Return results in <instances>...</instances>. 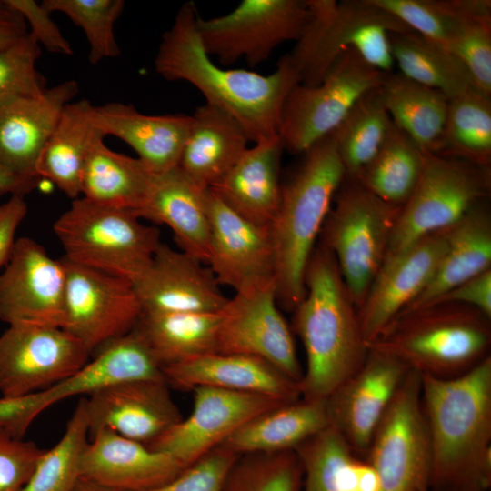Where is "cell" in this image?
Returning <instances> with one entry per match:
<instances>
[{
    "label": "cell",
    "instance_id": "1",
    "mask_svg": "<svg viewBox=\"0 0 491 491\" xmlns=\"http://www.w3.org/2000/svg\"><path fill=\"white\" fill-rule=\"evenodd\" d=\"M194 2L183 4L172 26L163 34L155 71L169 81H185L212 105L233 116L255 144L278 135L282 108L300 78L288 54L274 73L217 66L205 51L197 32Z\"/></svg>",
    "mask_w": 491,
    "mask_h": 491
},
{
    "label": "cell",
    "instance_id": "2",
    "mask_svg": "<svg viewBox=\"0 0 491 491\" xmlns=\"http://www.w3.org/2000/svg\"><path fill=\"white\" fill-rule=\"evenodd\" d=\"M421 402L431 459L430 491H487L491 356L456 378L421 376Z\"/></svg>",
    "mask_w": 491,
    "mask_h": 491
},
{
    "label": "cell",
    "instance_id": "3",
    "mask_svg": "<svg viewBox=\"0 0 491 491\" xmlns=\"http://www.w3.org/2000/svg\"><path fill=\"white\" fill-rule=\"evenodd\" d=\"M305 286L293 310L292 331L306 355L298 386L303 398L326 399L362 366L369 349L336 259L321 244L307 263Z\"/></svg>",
    "mask_w": 491,
    "mask_h": 491
},
{
    "label": "cell",
    "instance_id": "4",
    "mask_svg": "<svg viewBox=\"0 0 491 491\" xmlns=\"http://www.w3.org/2000/svg\"><path fill=\"white\" fill-rule=\"evenodd\" d=\"M303 154L296 171L282 185L279 207L269 226L277 303L292 312L305 296L307 263L346 176L333 133Z\"/></svg>",
    "mask_w": 491,
    "mask_h": 491
},
{
    "label": "cell",
    "instance_id": "5",
    "mask_svg": "<svg viewBox=\"0 0 491 491\" xmlns=\"http://www.w3.org/2000/svg\"><path fill=\"white\" fill-rule=\"evenodd\" d=\"M490 320L466 305H428L399 314L367 346L421 376L452 379L491 356Z\"/></svg>",
    "mask_w": 491,
    "mask_h": 491
},
{
    "label": "cell",
    "instance_id": "6",
    "mask_svg": "<svg viewBox=\"0 0 491 491\" xmlns=\"http://www.w3.org/2000/svg\"><path fill=\"white\" fill-rule=\"evenodd\" d=\"M127 209L74 199L54 224L71 263L134 284L148 268L161 244L160 232Z\"/></svg>",
    "mask_w": 491,
    "mask_h": 491
},
{
    "label": "cell",
    "instance_id": "7",
    "mask_svg": "<svg viewBox=\"0 0 491 491\" xmlns=\"http://www.w3.org/2000/svg\"><path fill=\"white\" fill-rule=\"evenodd\" d=\"M321 230L356 309L381 267L401 206L386 203L346 176Z\"/></svg>",
    "mask_w": 491,
    "mask_h": 491
},
{
    "label": "cell",
    "instance_id": "8",
    "mask_svg": "<svg viewBox=\"0 0 491 491\" xmlns=\"http://www.w3.org/2000/svg\"><path fill=\"white\" fill-rule=\"evenodd\" d=\"M489 191L490 167L423 151L419 179L400 208L386 256L427 235L450 227L474 205L484 201Z\"/></svg>",
    "mask_w": 491,
    "mask_h": 491
},
{
    "label": "cell",
    "instance_id": "9",
    "mask_svg": "<svg viewBox=\"0 0 491 491\" xmlns=\"http://www.w3.org/2000/svg\"><path fill=\"white\" fill-rule=\"evenodd\" d=\"M386 75L348 48L319 85H296L286 96L280 116L278 136L284 149L303 154L332 134L357 100L380 87Z\"/></svg>",
    "mask_w": 491,
    "mask_h": 491
},
{
    "label": "cell",
    "instance_id": "10",
    "mask_svg": "<svg viewBox=\"0 0 491 491\" xmlns=\"http://www.w3.org/2000/svg\"><path fill=\"white\" fill-rule=\"evenodd\" d=\"M365 459L376 474L378 491H430L431 459L418 373L409 370Z\"/></svg>",
    "mask_w": 491,
    "mask_h": 491
},
{
    "label": "cell",
    "instance_id": "11",
    "mask_svg": "<svg viewBox=\"0 0 491 491\" xmlns=\"http://www.w3.org/2000/svg\"><path fill=\"white\" fill-rule=\"evenodd\" d=\"M309 17L307 0H244L230 13L197 19L205 51L224 65L255 67L287 41H297Z\"/></svg>",
    "mask_w": 491,
    "mask_h": 491
},
{
    "label": "cell",
    "instance_id": "12",
    "mask_svg": "<svg viewBox=\"0 0 491 491\" xmlns=\"http://www.w3.org/2000/svg\"><path fill=\"white\" fill-rule=\"evenodd\" d=\"M63 260L66 270L63 329L90 356L109 342L131 332L142 314L132 283Z\"/></svg>",
    "mask_w": 491,
    "mask_h": 491
},
{
    "label": "cell",
    "instance_id": "13",
    "mask_svg": "<svg viewBox=\"0 0 491 491\" xmlns=\"http://www.w3.org/2000/svg\"><path fill=\"white\" fill-rule=\"evenodd\" d=\"M89 357L61 327L10 325L0 335V392L15 397L50 388L79 371Z\"/></svg>",
    "mask_w": 491,
    "mask_h": 491
},
{
    "label": "cell",
    "instance_id": "14",
    "mask_svg": "<svg viewBox=\"0 0 491 491\" xmlns=\"http://www.w3.org/2000/svg\"><path fill=\"white\" fill-rule=\"evenodd\" d=\"M307 4L308 20L288 54L303 85H319L346 49H356L372 25H386L394 33L413 32L371 0H307Z\"/></svg>",
    "mask_w": 491,
    "mask_h": 491
},
{
    "label": "cell",
    "instance_id": "15",
    "mask_svg": "<svg viewBox=\"0 0 491 491\" xmlns=\"http://www.w3.org/2000/svg\"><path fill=\"white\" fill-rule=\"evenodd\" d=\"M216 352L262 358L299 383L304 370L293 331L279 310L276 283L235 293L221 310Z\"/></svg>",
    "mask_w": 491,
    "mask_h": 491
},
{
    "label": "cell",
    "instance_id": "16",
    "mask_svg": "<svg viewBox=\"0 0 491 491\" xmlns=\"http://www.w3.org/2000/svg\"><path fill=\"white\" fill-rule=\"evenodd\" d=\"M65 265L29 237L15 239L0 275V321L63 327Z\"/></svg>",
    "mask_w": 491,
    "mask_h": 491
},
{
    "label": "cell",
    "instance_id": "17",
    "mask_svg": "<svg viewBox=\"0 0 491 491\" xmlns=\"http://www.w3.org/2000/svg\"><path fill=\"white\" fill-rule=\"evenodd\" d=\"M193 409L148 447L188 466L220 446L259 414L288 403L269 396L213 386L194 388Z\"/></svg>",
    "mask_w": 491,
    "mask_h": 491
},
{
    "label": "cell",
    "instance_id": "18",
    "mask_svg": "<svg viewBox=\"0 0 491 491\" xmlns=\"http://www.w3.org/2000/svg\"><path fill=\"white\" fill-rule=\"evenodd\" d=\"M410 369L369 349L362 366L326 398L329 425L365 459L373 436Z\"/></svg>",
    "mask_w": 491,
    "mask_h": 491
},
{
    "label": "cell",
    "instance_id": "19",
    "mask_svg": "<svg viewBox=\"0 0 491 491\" xmlns=\"http://www.w3.org/2000/svg\"><path fill=\"white\" fill-rule=\"evenodd\" d=\"M206 205L210 224L207 265L219 285L241 293L276 283L269 227L245 219L209 188Z\"/></svg>",
    "mask_w": 491,
    "mask_h": 491
},
{
    "label": "cell",
    "instance_id": "20",
    "mask_svg": "<svg viewBox=\"0 0 491 491\" xmlns=\"http://www.w3.org/2000/svg\"><path fill=\"white\" fill-rule=\"evenodd\" d=\"M446 243V229L427 235L386 256L357 309L368 345L426 288Z\"/></svg>",
    "mask_w": 491,
    "mask_h": 491
},
{
    "label": "cell",
    "instance_id": "21",
    "mask_svg": "<svg viewBox=\"0 0 491 491\" xmlns=\"http://www.w3.org/2000/svg\"><path fill=\"white\" fill-rule=\"evenodd\" d=\"M85 401L90 436L108 428L149 446L183 419L165 378L112 384Z\"/></svg>",
    "mask_w": 491,
    "mask_h": 491
},
{
    "label": "cell",
    "instance_id": "22",
    "mask_svg": "<svg viewBox=\"0 0 491 491\" xmlns=\"http://www.w3.org/2000/svg\"><path fill=\"white\" fill-rule=\"evenodd\" d=\"M133 286L142 312L216 313L228 300L208 266L162 242Z\"/></svg>",
    "mask_w": 491,
    "mask_h": 491
},
{
    "label": "cell",
    "instance_id": "23",
    "mask_svg": "<svg viewBox=\"0 0 491 491\" xmlns=\"http://www.w3.org/2000/svg\"><path fill=\"white\" fill-rule=\"evenodd\" d=\"M80 457V475L114 491H146L185 467L171 456L103 428L90 436Z\"/></svg>",
    "mask_w": 491,
    "mask_h": 491
},
{
    "label": "cell",
    "instance_id": "24",
    "mask_svg": "<svg viewBox=\"0 0 491 491\" xmlns=\"http://www.w3.org/2000/svg\"><path fill=\"white\" fill-rule=\"evenodd\" d=\"M75 80L46 88L38 95L22 96L0 105V165L11 173L38 178V157L64 107L78 94Z\"/></svg>",
    "mask_w": 491,
    "mask_h": 491
},
{
    "label": "cell",
    "instance_id": "25",
    "mask_svg": "<svg viewBox=\"0 0 491 491\" xmlns=\"http://www.w3.org/2000/svg\"><path fill=\"white\" fill-rule=\"evenodd\" d=\"M169 387L213 386L261 394L284 402L301 398L298 383L267 361L247 355L210 353L162 368Z\"/></svg>",
    "mask_w": 491,
    "mask_h": 491
},
{
    "label": "cell",
    "instance_id": "26",
    "mask_svg": "<svg viewBox=\"0 0 491 491\" xmlns=\"http://www.w3.org/2000/svg\"><path fill=\"white\" fill-rule=\"evenodd\" d=\"M92 118L105 136H116L130 145L155 175L178 165L192 123L185 114L145 115L115 102L93 105Z\"/></svg>",
    "mask_w": 491,
    "mask_h": 491
},
{
    "label": "cell",
    "instance_id": "27",
    "mask_svg": "<svg viewBox=\"0 0 491 491\" xmlns=\"http://www.w3.org/2000/svg\"><path fill=\"white\" fill-rule=\"evenodd\" d=\"M206 192L176 166L154 175L136 215L140 219L167 225L181 251L207 264L210 224Z\"/></svg>",
    "mask_w": 491,
    "mask_h": 491
},
{
    "label": "cell",
    "instance_id": "28",
    "mask_svg": "<svg viewBox=\"0 0 491 491\" xmlns=\"http://www.w3.org/2000/svg\"><path fill=\"white\" fill-rule=\"evenodd\" d=\"M284 146L278 135L247 148L229 173L211 189L234 212L269 227L280 204Z\"/></svg>",
    "mask_w": 491,
    "mask_h": 491
},
{
    "label": "cell",
    "instance_id": "29",
    "mask_svg": "<svg viewBox=\"0 0 491 491\" xmlns=\"http://www.w3.org/2000/svg\"><path fill=\"white\" fill-rule=\"evenodd\" d=\"M191 117L177 166L193 183L208 189L229 173L250 139L233 116L212 105L198 106Z\"/></svg>",
    "mask_w": 491,
    "mask_h": 491
},
{
    "label": "cell",
    "instance_id": "30",
    "mask_svg": "<svg viewBox=\"0 0 491 491\" xmlns=\"http://www.w3.org/2000/svg\"><path fill=\"white\" fill-rule=\"evenodd\" d=\"M164 378L162 368L144 339L133 329L102 346L79 371L50 388L37 392L43 409L79 395L92 393L112 384Z\"/></svg>",
    "mask_w": 491,
    "mask_h": 491
},
{
    "label": "cell",
    "instance_id": "31",
    "mask_svg": "<svg viewBox=\"0 0 491 491\" xmlns=\"http://www.w3.org/2000/svg\"><path fill=\"white\" fill-rule=\"evenodd\" d=\"M488 269H491V217L482 201L446 228V247L432 279L399 314L424 306Z\"/></svg>",
    "mask_w": 491,
    "mask_h": 491
},
{
    "label": "cell",
    "instance_id": "32",
    "mask_svg": "<svg viewBox=\"0 0 491 491\" xmlns=\"http://www.w3.org/2000/svg\"><path fill=\"white\" fill-rule=\"evenodd\" d=\"M328 426L326 399L301 397L255 416L220 446L237 455L295 450Z\"/></svg>",
    "mask_w": 491,
    "mask_h": 491
},
{
    "label": "cell",
    "instance_id": "33",
    "mask_svg": "<svg viewBox=\"0 0 491 491\" xmlns=\"http://www.w3.org/2000/svg\"><path fill=\"white\" fill-rule=\"evenodd\" d=\"M304 491H378L376 474L330 425L295 448Z\"/></svg>",
    "mask_w": 491,
    "mask_h": 491
},
{
    "label": "cell",
    "instance_id": "34",
    "mask_svg": "<svg viewBox=\"0 0 491 491\" xmlns=\"http://www.w3.org/2000/svg\"><path fill=\"white\" fill-rule=\"evenodd\" d=\"M92 110L87 99L68 103L35 166L39 178L48 179L73 200L81 194L82 172L90 145L102 133L94 125Z\"/></svg>",
    "mask_w": 491,
    "mask_h": 491
},
{
    "label": "cell",
    "instance_id": "35",
    "mask_svg": "<svg viewBox=\"0 0 491 491\" xmlns=\"http://www.w3.org/2000/svg\"><path fill=\"white\" fill-rule=\"evenodd\" d=\"M104 137L102 133L98 134L86 155L81 178L83 197L127 209L136 215L146 198L155 174L138 157L108 148Z\"/></svg>",
    "mask_w": 491,
    "mask_h": 491
},
{
    "label": "cell",
    "instance_id": "36",
    "mask_svg": "<svg viewBox=\"0 0 491 491\" xmlns=\"http://www.w3.org/2000/svg\"><path fill=\"white\" fill-rule=\"evenodd\" d=\"M380 92L393 123L423 151L443 154L449 99L401 74H386Z\"/></svg>",
    "mask_w": 491,
    "mask_h": 491
},
{
    "label": "cell",
    "instance_id": "37",
    "mask_svg": "<svg viewBox=\"0 0 491 491\" xmlns=\"http://www.w3.org/2000/svg\"><path fill=\"white\" fill-rule=\"evenodd\" d=\"M221 311L216 313L142 312L135 329L161 368L216 352Z\"/></svg>",
    "mask_w": 491,
    "mask_h": 491
},
{
    "label": "cell",
    "instance_id": "38",
    "mask_svg": "<svg viewBox=\"0 0 491 491\" xmlns=\"http://www.w3.org/2000/svg\"><path fill=\"white\" fill-rule=\"evenodd\" d=\"M389 38L394 61L404 76L449 100L476 88L465 65L448 49L415 32L390 33Z\"/></svg>",
    "mask_w": 491,
    "mask_h": 491
},
{
    "label": "cell",
    "instance_id": "39",
    "mask_svg": "<svg viewBox=\"0 0 491 491\" xmlns=\"http://www.w3.org/2000/svg\"><path fill=\"white\" fill-rule=\"evenodd\" d=\"M423 165V150L394 123L383 145L356 177L372 194L402 206L411 195Z\"/></svg>",
    "mask_w": 491,
    "mask_h": 491
},
{
    "label": "cell",
    "instance_id": "40",
    "mask_svg": "<svg viewBox=\"0 0 491 491\" xmlns=\"http://www.w3.org/2000/svg\"><path fill=\"white\" fill-rule=\"evenodd\" d=\"M392 125L380 87L357 100L333 132L347 177L356 178L375 157Z\"/></svg>",
    "mask_w": 491,
    "mask_h": 491
},
{
    "label": "cell",
    "instance_id": "41",
    "mask_svg": "<svg viewBox=\"0 0 491 491\" xmlns=\"http://www.w3.org/2000/svg\"><path fill=\"white\" fill-rule=\"evenodd\" d=\"M371 1L413 32L449 51L467 18L491 15L489 0Z\"/></svg>",
    "mask_w": 491,
    "mask_h": 491
},
{
    "label": "cell",
    "instance_id": "42",
    "mask_svg": "<svg viewBox=\"0 0 491 491\" xmlns=\"http://www.w3.org/2000/svg\"><path fill=\"white\" fill-rule=\"evenodd\" d=\"M443 154L490 167L491 99L473 88L449 100Z\"/></svg>",
    "mask_w": 491,
    "mask_h": 491
},
{
    "label": "cell",
    "instance_id": "43",
    "mask_svg": "<svg viewBox=\"0 0 491 491\" xmlns=\"http://www.w3.org/2000/svg\"><path fill=\"white\" fill-rule=\"evenodd\" d=\"M85 398L67 422L62 438L44 450L30 477L20 491H73L80 475V457L88 442Z\"/></svg>",
    "mask_w": 491,
    "mask_h": 491
},
{
    "label": "cell",
    "instance_id": "44",
    "mask_svg": "<svg viewBox=\"0 0 491 491\" xmlns=\"http://www.w3.org/2000/svg\"><path fill=\"white\" fill-rule=\"evenodd\" d=\"M303 468L295 450L239 455L222 491H301Z\"/></svg>",
    "mask_w": 491,
    "mask_h": 491
},
{
    "label": "cell",
    "instance_id": "45",
    "mask_svg": "<svg viewBox=\"0 0 491 491\" xmlns=\"http://www.w3.org/2000/svg\"><path fill=\"white\" fill-rule=\"evenodd\" d=\"M41 5L50 14H65L83 29L89 45L88 60L91 64L120 55L114 28L124 10V1L44 0Z\"/></svg>",
    "mask_w": 491,
    "mask_h": 491
},
{
    "label": "cell",
    "instance_id": "46",
    "mask_svg": "<svg viewBox=\"0 0 491 491\" xmlns=\"http://www.w3.org/2000/svg\"><path fill=\"white\" fill-rule=\"evenodd\" d=\"M41 46L28 33L16 44L0 51V105L22 96L38 95L45 79L37 70Z\"/></svg>",
    "mask_w": 491,
    "mask_h": 491
},
{
    "label": "cell",
    "instance_id": "47",
    "mask_svg": "<svg viewBox=\"0 0 491 491\" xmlns=\"http://www.w3.org/2000/svg\"><path fill=\"white\" fill-rule=\"evenodd\" d=\"M469 72L475 87L491 95V15L469 17L452 48Z\"/></svg>",
    "mask_w": 491,
    "mask_h": 491
},
{
    "label": "cell",
    "instance_id": "48",
    "mask_svg": "<svg viewBox=\"0 0 491 491\" xmlns=\"http://www.w3.org/2000/svg\"><path fill=\"white\" fill-rule=\"evenodd\" d=\"M238 456L218 446L186 466L167 483L146 491H222L226 475Z\"/></svg>",
    "mask_w": 491,
    "mask_h": 491
},
{
    "label": "cell",
    "instance_id": "49",
    "mask_svg": "<svg viewBox=\"0 0 491 491\" xmlns=\"http://www.w3.org/2000/svg\"><path fill=\"white\" fill-rule=\"evenodd\" d=\"M43 452L35 442L15 438L0 427V491H20Z\"/></svg>",
    "mask_w": 491,
    "mask_h": 491
},
{
    "label": "cell",
    "instance_id": "50",
    "mask_svg": "<svg viewBox=\"0 0 491 491\" xmlns=\"http://www.w3.org/2000/svg\"><path fill=\"white\" fill-rule=\"evenodd\" d=\"M25 20L30 27L29 34L40 46L51 53L65 55H73V47L62 35L57 25L50 17V13L41 3L35 0H5Z\"/></svg>",
    "mask_w": 491,
    "mask_h": 491
},
{
    "label": "cell",
    "instance_id": "51",
    "mask_svg": "<svg viewBox=\"0 0 491 491\" xmlns=\"http://www.w3.org/2000/svg\"><path fill=\"white\" fill-rule=\"evenodd\" d=\"M439 303L466 305L491 317V269L457 285L426 306Z\"/></svg>",
    "mask_w": 491,
    "mask_h": 491
},
{
    "label": "cell",
    "instance_id": "52",
    "mask_svg": "<svg viewBox=\"0 0 491 491\" xmlns=\"http://www.w3.org/2000/svg\"><path fill=\"white\" fill-rule=\"evenodd\" d=\"M27 209L23 195H11L0 205V266H5L9 259L16 230L26 216Z\"/></svg>",
    "mask_w": 491,
    "mask_h": 491
},
{
    "label": "cell",
    "instance_id": "53",
    "mask_svg": "<svg viewBox=\"0 0 491 491\" xmlns=\"http://www.w3.org/2000/svg\"><path fill=\"white\" fill-rule=\"evenodd\" d=\"M37 416L28 396L0 397V427L17 439H24L29 426Z\"/></svg>",
    "mask_w": 491,
    "mask_h": 491
},
{
    "label": "cell",
    "instance_id": "54",
    "mask_svg": "<svg viewBox=\"0 0 491 491\" xmlns=\"http://www.w3.org/2000/svg\"><path fill=\"white\" fill-rule=\"evenodd\" d=\"M28 33L24 17L5 0H0V51L16 44Z\"/></svg>",
    "mask_w": 491,
    "mask_h": 491
},
{
    "label": "cell",
    "instance_id": "55",
    "mask_svg": "<svg viewBox=\"0 0 491 491\" xmlns=\"http://www.w3.org/2000/svg\"><path fill=\"white\" fill-rule=\"evenodd\" d=\"M39 180L16 175L0 165V194L25 196L39 185Z\"/></svg>",
    "mask_w": 491,
    "mask_h": 491
},
{
    "label": "cell",
    "instance_id": "56",
    "mask_svg": "<svg viewBox=\"0 0 491 491\" xmlns=\"http://www.w3.org/2000/svg\"><path fill=\"white\" fill-rule=\"evenodd\" d=\"M73 491H114L86 477L80 476Z\"/></svg>",
    "mask_w": 491,
    "mask_h": 491
}]
</instances>
